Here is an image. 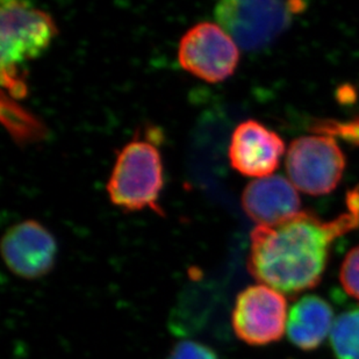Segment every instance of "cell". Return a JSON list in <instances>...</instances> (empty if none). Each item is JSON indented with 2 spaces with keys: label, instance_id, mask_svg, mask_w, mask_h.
<instances>
[{
  "label": "cell",
  "instance_id": "cell-1",
  "mask_svg": "<svg viewBox=\"0 0 359 359\" xmlns=\"http://www.w3.org/2000/svg\"><path fill=\"white\" fill-rule=\"evenodd\" d=\"M346 210L330 221L304 210L275 226H256L250 234L248 271L284 295L316 287L334 242L359 228V187L346 194Z\"/></svg>",
  "mask_w": 359,
  "mask_h": 359
},
{
  "label": "cell",
  "instance_id": "cell-2",
  "mask_svg": "<svg viewBox=\"0 0 359 359\" xmlns=\"http://www.w3.org/2000/svg\"><path fill=\"white\" fill-rule=\"evenodd\" d=\"M0 15L3 83L20 97L26 86L18 76V67L47 51L57 35V26L47 12L26 1L3 0Z\"/></svg>",
  "mask_w": 359,
  "mask_h": 359
},
{
  "label": "cell",
  "instance_id": "cell-3",
  "mask_svg": "<svg viewBox=\"0 0 359 359\" xmlns=\"http://www.w3.org/2000/svg\"><path fill=\"white\" fill-rule=\"evenodd\" d=\"M163 184L160 150L149 141L135 140L126 144L116 157L106 189L113 205L122 210L161 212L157 201Z\"/></svg>",
  "mask_w": 359,
  "mask_h": 359
},
{
  "label": "cell",
  "instance_id": "cell-4",
  "mask_svg": "<svg viewBox=\"0 0 359 359\" xmlns=\"http://www.w3.org/2000/svg\"><path fill=\"white\" fill-rule=\"evenodd\" d=\"M306 7L302 1L226 0L217 4L214 17L238 47L255 50L278 38Z\"/></svg>",
  "mask_w": 359,
  "mask_h": 359
},
{
  "label": "cell",
  "instance_id": "cell-5",
  "mask_svg": "<svg viewBox=\"0 0 359 359\" xmlns=\"http://www.w3.org/2000/svg\"><path fill=\"white\" fill-rule=\"evenodd\" d=\"M346 156L332 136H302L290 144L286 171L295 189L309 196H325L339 187Z\"/></svg>",
  "mask_w": 359,
  "mask_h": 359
},
{
  "label": "cell",
  "instance_id": "cell-6",
  "mask_svg": "<svg viewBox=\"0 0 359 359\" xmlns=\"http://www.w3.org/2000/svg\"><path fill=\"white\" fill-rule=\"evenodd\" d=\"M287 300L275 288L251 285L235 300L231 325L235 335L248 346L278 342L287 328Z\"/></svg>",
  "mask_w": 359,
  "mask_h": 359
},
{
  "label": "cell",
  "instance_id": "cell-7",
  "mask_svg": "<svg viewBox=\"0 0 359 359\" xmlns=\"http://www.w3.org/2000/svg\"><path fill=\"white\" fill-rule=\"evenodd\" d=\"M178 61L191 75L215 84L234 74L240 51L238 44L219 25L200 22L180 40Z\"/></svg>",
  "mask_w": 359,
  "mask_h": 359
},
{
  "label": "cell",
  "instance_id": "cell-8",
  "mask_svg": "<svg viewBox=\"0 0 359 359\" xmlns=\"http://www.w3.org/2000/svg\"><path fill=\"white\" fill-rule=\"evenodd\" d=\"M7 269L19 278H42L54 268L57 244L47 228L34 220L14 224L1 240Z\"/></svg>",
  "mask_w": 359,
  "mask_h": 359
},
{
  "label": "cell",
  "instance_id": "cell-9",
  "mask_svg": "<svg viewBox=\"0 0 359 359\" xmlns=\"http://www.w3.org/2000/svg\"><path fill=\"white\" fill-rule=\"evenodd\" d=\"M284 153V141L277 133L256 120H247L235 128L228 156L233 169L259 180L278 169Z\"/></svg>",
  "mask_w": 359,
  "mask_h": 359
},
{
  "label": "cell",
  "instance_id": "cell-10",
  "mask_svg": "<svg viewBox=\"0 0 359 359\" xmlns=\"http://www.w3.org/2000/svg\"><path fill=\"white\" fill-rule=\"evenodd\" d=\"M242 207L258 226H275L300 213L302 199L290 180L269 176L248 184L242 194Z\"/></svg>",
  "mask_w": 359,
  "mask_h": 359
},
{
  "label": "cell",
  "instance_id": "cell-11",
  "mask_svg": "<svg viewBox=\"0 0 359 359\" xmlns=\"http://www.w3.org/2000/svg\"><path fill=\"white\" fill-rule=\"evenodd\" d=\"M334 312L319 295H304L288 313V339L302 351H313L325 342L334 325Z\"/></svg>",
  "mask_w": 359,
  "mask_h": 359
},
{
  "label": "cell",
  "instance_id": "cell-12",
  "mask_svg": "<svg viewBox=\"0 0 359 359\" xmlns=\"http://www.w3.org/2000/svg\"><path fill=\"white\" fill-rule=\"evenodd\" d=\"M329 337L336 359H359V307L337 316Z\"/></svg>",
  "mask_w": 359,
  "mask_h": 359
},
{
  "label": "cell",
  "instance_id": "cell-13",
  "mask_svg": "<svg viewBox=\"0 0 359 359\" xmlns=\"http://www.w3.org/2000/svg\"><path fill=\"white\" fill-rule=\"evenodd\" d=\"M339 281L350 297L359 300V245L351 249L344 258L339 270Z\"/></svg>",
  "mask_w": 359,
  "mask_h": 359
},
{
  "label": "cell",
  "instance_id": "cell-14",
  "mask_svg": "<svg viewBox=\"0 0 359 359\" xmlns=\"http://www.w3.org/2000/svg\"><path fill=\"white\" fill-rule=\"evenodd\" d=\"M314 132L322 135L341 136L348 142L359 146V118L348 122L327 121L316 125Z\"/></svg>",
  "mask_w": 359,
  "mask_h": 359
},
{
  "label": "cell",
  "instance_id": "cell-15",
  "mask_svg": "<svg viewBox=\"0 0 359 359\" xmlns=\"http://www.w3.org/2000/svg\"><path fill=\"white\" fill-rule=\"evenodd\" d=\"M166 359H219L212 348L194 341L177 343Z\"/></svg>",
  "mask_w": 359,
  "mask_h": 359
}]
</instances>
